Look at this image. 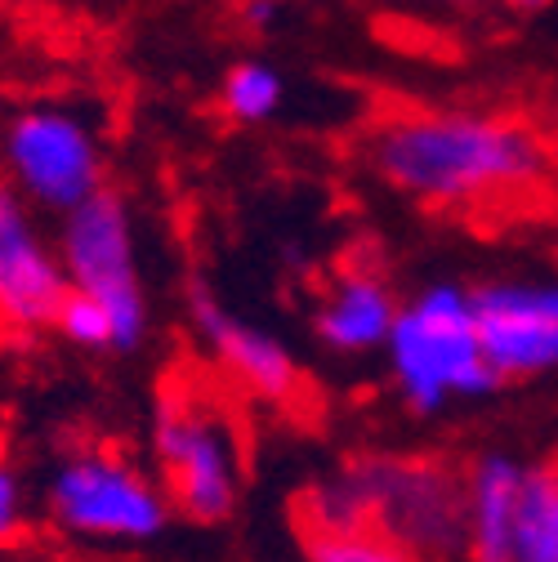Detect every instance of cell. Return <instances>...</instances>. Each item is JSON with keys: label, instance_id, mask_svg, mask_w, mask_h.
Wrapping results in <instances>:
<instances>
[{"label": "cell", "instance_id": "obj_1", "mask_svg": "<svg viewBox=\"0 0 558 562\" xmlns=\"http://www.w3.org/2000/svg\"><path fill=\"white\" fill-rule=\"evenodd\" d=\"M371 166L398 192L429 205H478L545 179V138L510 116L402 112L371 134Z\"/></svg>", "mask_w": 558, "mask_h": 562}, {"label": "cell", "instance_id": "obj_2", "mask_svg": "<svg viewBox=\"0 0 558 562\" xmlns=\"http://www.w3.org/2000/svg\"><path fill=\"white\" fill-rule=\"evenodd\" d=\"M384 348L406 406L421 415H434L456 397H492L505 384L482 353L473 304L460 286H429L398 308Z\"/></svg>", "mask_w": 558, "mask_h": 562}, {"label": "cell", "instance_id": "obj_3", "mask_svg": "<svg viewBox=\"0 0 558 562\" xmlns=\"http://www.w3.org/2000/svg\"><path fill=\"white\" fill-rule=\"evenodd\" d=\"M63 272L77 291L94 295L112 317V348L134 353L148 335V300L134 268V228L116 192H90L63 220Z\"/></svg>", "mask_w": 558, "mask_h": 562}, {"label": "cell", "instance_id": "obj_4", "mask_svg": "<svg viewBox=\"0 0 558 562\" xmlns=\"http://www.w3.org/2000/svg\"><path fill=\"white\" fill-rule=\"evenodd\" d=\"M157 456L166 464V486L179 514L192 522H220L237 505L242 447L228 415L188 389L161 397L157 411Z\"/></svg>", "mask_w": 558, "mask_h": 562}, {"label": "cell", "instance_id": "obj_5", "mask_svg": "<svg viewBox=\"0 0 558 562\" xmlns=\"http://www.w3.org/2000/svg\"><path fill=\"white\" fill-rule=\"evenodd\" d=\"M49 514L81 540H153L170 522L161 491L112 456H81L49 482Z\"/></svg>", "mask_w": 558, "mask_h": 562}, {"label": "cell", "instance_id": "obj_6", "mask_svg": "<svg viewBox=\"0 0 558 562\" xmlns=\"http://www.w3.org/2000/svg\"><path fill=\"white\" fill-rule=\"evenodd\" d=\"M5 161L19 179V192L45 210H72L99 192L103 161L86 121L67 112H27L10 125Z\"/></svg>", "mask_w": 558, "mask_h": 562}, {"label": "cell", "instance_id": "obj_7", "mask_svg": "<svg viewBox=\"0 0 558 562\" xmlns=\"http://www.w3.org/2000/svg\"><path fill=\"white\" fill-rule=\"evenodd\" d=\"M473 326L501 380L558 371V281H487L469 291Z\"/></svg>", "mask_w": 558, "mask_h": 562}, {"label": "cell", "instance_id": "obj_8", "mask_svg": "<svg viewBox=\"0 0 558 562\" xmlns=\"http://www.w3.org/2000/svg\"><path fill=\"white\" fill-rule=\"evenodd\" d=\"M63 259L32 228L27 201L19 188L0 183V322L14 330L54 326V313L67 295Z\"/></svg>", "mask_w": 558, "mask_h": 562}, {"label": "cell", "instance_id": "obj_9", "mask_svg": "<svg viewBox=\"0 0 558 562\" xmlns=\"http://www.w3.org/2000/svg\"><path fill=\"white\" fill-rule=\"evenodd\" d=\"M192 322L201 330V339L215 348V358L259 397H291L295 393V358L277 344L268 330H255L250 322L233 317L205 286H192Z\"/></svg>", "mask_w": 558, "mask_h": 562}, {"label": "cell", "instance_id": "obj_10", "mask_svg": "<svg viewBox=\"0 0 558 562\" xmlns=\"http://www.w3.org/2000/svg\"><path fill=\"white\" fill-rule=\"evenodd\" d=\"M523 477L527 469L510 456H487L469 477L465 536H469V549L487 562L514 558V518H518Z\"/></svg>", "mask_w": 558, "mask_h": 562}, {"label": "cell", "instance_id": "obj_11", "mask_svg": "<svg viewBox=\"0 0 558 562\" xmlns=\"http://www.w3.org/2000/svg\"><path fill=\"white\" fill-rule=\"evenodd\" d=\"M398 317V300L380 277H344L331 291V300L317 308V335L335 353H367L389 339V326Z\"/></svg>", "mask_w": 558, "mask_h": 562}, {"label": "cell", "instance_id": "obj_12", "mask_svg": "<svg viewBox=\"0 0 558 562\" xmlns=\"http://www.w3.org/2000/svg\"><path fill=\"white\" fill-rule=\"evenodd\" d=\"M518 562H558V469H527L518 518H514Z\"/></svg>", "mask_w": 558, "mask_h": 562}, {"label": "cell", "instance_id": "obj_13", "mask_svg": "<svg viewBox=\"0 0 558 562\" xmlns=\"http://www.w3.org/2000/svg\"><path fill=\"white\" fill-rule=\"evenodd\" d=\"M220 99L233 121H246V125L268 121L277 112V103H282V77H277L268 63H237L224 77Z\"/></svg>", "mask_w": 558, "mask_h": 562}, {"label": "cell", "instance_id": "obj_14", "mask_svg": "<svg viewBox=\"0 0 558 562\" xmlns=\"http://www.w3.org/2000/svg\"><path fill=\"white\" fill-rule=\"evenodd\" d=\"M54 326L72 344H81V348H112V317H108V308L94 295L77 291V286H67V295H63V304L54 313Z\"/></svg>", "mask_w": 558, "mask_h": 562}, {"label": "cell", "instance_id": "obj_15", "mask_svg": "<svg viewBox=\"0 0 558 562\" xmlns=\"http://www.w3.org/2000/svg\"><path fill=\"white\" fill-rule=\"evenodd\" d=\"M313 558H326V562H384V558H398L402 549L389 544V540H371L367 531L358 527H339V531H326L322 540L309 544Z\"/></svg>", "mask_w": 558, "mask_h": 562}, {"label": "cell", "instance_id": "obj_16", "mask_svg": "<svg viewBox=\"0 0 558 562\" xmlns=\"http://www.w3.org/2000/svg\"><path fill=\"white\" fill-rule=\"evenodd\" d=\"M23 527V486L14 477V469L0 464V544H10Z\"/></svg>", "mask_w": 558, "mask_h": 562}, {"label": "cell", "instance_id": "obj_17", "mask_svg": "<svg viewBox=\"0 0 558 562\" xmlns=\"http://www.w3.org/2000/svg\"><path fill=\"white\" fill-rule=\"evenodd\" d=\"M242 19H246L250 27H272V23H277V0H246Z\"/></svg>", "mask_w": 558, "mask_h": 562}, {"label": "cell", "instance_id": "obj_18", "mask_svg": "<svg viewBox=\"0 0 558 562\" xmlns=\"http://www.w3.org/2000/svg\"><path fill=\"white\" fill-rule=\"evenodd\" d=\"M510 10H518V14H536V10H545L549 0H505Z\"/></svg>", "mask_w": 558, "mask_h": 562}, {"label": "cell", "instance_id": "obj_19", "mask_svg": "<svg viewBox=\"0 0 558 562\" xmlns=\"http://www.w3.org/2000/svg\"><path fill=\"white\" fill-rule=\"evenodd\" d=\"M465 5H469V0H465Z\"/></svg>", "mask_w": 558, "mask_h": 562}]
</instances>
